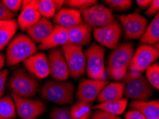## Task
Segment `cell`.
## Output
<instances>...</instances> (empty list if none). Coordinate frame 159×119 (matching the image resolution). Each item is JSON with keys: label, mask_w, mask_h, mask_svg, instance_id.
Wrapping results in <instances>:
<instances>
[{"label": "cell", "mask_w": 159, "mask_h": 119, "mask_svg": "<svg viewBox=\"0 0 159 119\" xmlns=\"http://www.w3.org/2000/svg\"><path fill=\"white\" fill-rule=\"evenodd\" d=\"M134 54L133 43L124 42L119 44L108 55L106 73L109 79L121 81L129 71Z\"/></svg>", "instance_id": "obj_1"}, {"label": "cell", "mask_w": 159, "mask_h": 119, "mask_svg": "<svg viewBox=\"0 0 159 119\" xmlns=\"http://www.w3.org/2000/svg\"><path fill=\"white\" fill-rule=\"evenodd\" d=\"M124 84V96L134 101H146L153 95L151 85L140 72L128 71L123 78Z\"/></svg>", "instance_id": "obj_2"}, {"label": "cell", "mask_w": 159, "mask_h": 119, "mask_svg": "<svg viewBox=\"0 0 159 119\" xmlns=\"http://www.w3.org/2000/svg\"><path fill=\"white\" fill-rule=\"evenodd\" d=\"M75 87L70 81H57L48 80L40 90L43 98L58 105H69L74 102Z\"/></svg>", "instance_id": "obj_3"}, {"label": "cell", "mask_w": 159, "mask_h": 119, "mask_svg": "<svg viewBox=\"0 0 159 119\" xmlns=\"http://www.w3.org/2000/svg\"><path fill=\"white\" fill-rule=\"evenodd\" d=\"M37 47L28 36L19 34L9 43L6 50V64L12 66L36 54Z\"/></svg>", "instance_id": "obj_4"}, {"label": "cell", "mask_w": 159, "mask_h": 119, "mask_svg": "<svg viewBox=\"0 0 159 119\" xmlns=\"http://www.w3.org/2000/svg\"><path fill=\"white\" fill-rule=\"evenodd\" d=\"M8 86L11 95L30 98L36 96L39 85L37 80L25 70L18 69L9 77Z\"/></svg>", "instance_id": "obj_5"}, {"label": "cell", "mask_w": 159, "mask_h": 119, "mask_svg": "<svg viewBox=\"0 0 159 119\" xmlns=\"http://www.w3.org/2000/svg\"><path fill=\"white\" fill-rule=\"evenodd\" d=\"M86 71L89 79L105 81L107 78L104 57L105 48L93 43L86 49Z\"/></svg>", "instance_id": "obj_6"}, {"label": "cell", "mask_w": 159, "mask_h": 119, "mask_svg": "<svg viewBox=\"0 0 159 119\" xmlns=\"http://www.w3.org/2000/svg\"><path fill=\"white\" fill-rule=\"evenodd\" d=\"M68 66L69 76L79 79L86 73V57L81 46L66 44L61 48Z\"/></svg>", "instance_id": "obj_7"}, {"label": "cell", "mask_w": 159, "mask_h": 119, "mask_svg": "<svg viewBox=\"0 0 159 119\" xmlns=\"http://www.w3.org/2000/svg\"><path fill=\"white\" fill-rule=\"evenodd\" d=\"M159 57L158 45L141 44L137 48L132 57L129 70L140 73L146 71L150 66L155 63Z\"/></svg>", "instance_id": "obj_8"}, {"label": "cell", "mask_w": 159, "mask_h": 119, "mask_svg": "<svg viewBox=\"0 0 159 119\" xmlns=\"http://www.w3.org/2000/svg\"><path fill=\"white\" fill-rule=\"evenodd\" d=\"M93 37L102 47L114 49L119 44L122 36V28L119 21L114 20L103 27L96 28L93 31Z\"/></svg>", "instance_id": "obj_9"}, {"label": "cell", "mask_w": 159, "mask_h": 119, "mask_svg": "<svg viewBox=\"0 0 159 119\" xmlns=\"http://www.w3.org/2000/svg\"><path fill=\"white\" fill-rule=\"evenodd\" d=\"M16 106V112L21 119H36L47 111L44 101L39 99L21 98L11 95Z\"/></svg>", "instance_id": "obj_10"}, {"label": "cell", "mask_w": 159, "mask_h": 119, "mask_svg": "<svg viewBox=\"0 0 159 119\" xmlns=\"http://www.w3.org/2000/svg\"><path fill=\"white\" fill-rule=\"evenodd\" d=\"M80 13L85 23L91 28L103 27L114 20L111 9L103 5L96 4L81 10Z\"/></svg>", "instance_id": "obj_11"}, {"label": "cell", "mask_w": 159, "mask_h": 119, "mask_svg": "<svg viewBox=\"0 0 159 119\" xmlns=\"http://www.w3.org/2000/svg\"><path fill=\"white\" fill-rule=\"evenodd\" d=\"M124 30L125 37L127 39H139L145 32L148 21L138 13L118 16Z\"/></svg>", "instance_id": "obj_12"}, {"label": "cell", "mask_w": 159, "mask_h": 119, "mask_svg": "<svg viewBox=\"0 0 159 119\" xmlns=\"http://www.w3.org/2000/svg\"><path fill=\"white\" fill-rule=\"evenodd\" d=\"M108 82L99 80L82 79L79 81L76 91V97L79 101L91 103L94 101Z\"/></svg>", "instance_id": "obj_13"}, {"label": "cell", "mask_w": 159, "mask_h": 119, "mask_svg": "<svg viewBox=\"0 0 159 119\" xmlns=\"http://www.w3.org/2000/svg\"><path fill=\"white\" fill-rule=\"evenodd\" d=\"M50 75L57 81H66L69 77L68 66L61 49L52 48L49 53Z\"/></svg>", "instance_id": "obj_14"}, {"label": "cell", "mask_w": 159, "mask_h": 119, "mask_svg": "<svg viewBox=\"0 0 159 119\" xmlns=\"http://www.w3.org/2000/svg\"><path fill=\"white\" fill-rule=\"evenodd\" d=\"M23 64L29 72L39 79H45L50 74L49 61L44 52L31 56L23 62Z\"/></svg>", "instance_id": "obj_15"}, {"label": "cell", "mask_w": 159, "mask_h": 119, "mask_svg": "<svg viewBox=\"0 0 159 119\" xmlns=\"http://www.w3.org/2000/svg\"><path fill=\"white\" fill-rule=\"evenodd\" d=\"M37 0L22 1L21 11L17 21L18 26L21 31H26L42 18L37 9Z\"/></svg>", "instance_id": "obj_16"}, {"label": "cell", "mask_w": 159, "mask_h": 119, "mask_svg": "<svg viewBox=\"0 0 159 119\" xmlns=\"http://www.w3.org/2000/svg\"><path fill=\"white\" fill-rule=\"evenodd\" d=\"M54 21L57 26L69 30L82 24L83 19L80 11L75 9L62 8L55 14Z\"/></svg>", "instance_id": "obj_17"}, {"label": "cell", "mask_w": 159, "mask_h": 119, "mask_svg": "<svg viewBox=\"0 0 159 119\" xmlns=\"http://www.w3.org/2000/svg\"><path fill=\"white\" fill-rule=\"evenodd\" d=\"M68 30L59 26H54L51 34L39 43L38 48L41 50L52 49L59 46L68 44Z\"/></svg>", "instance_id": "obj_18"}, {"label": "cell", "mask_w": 159, "mask_h": 119, "mask_svg": "<svg viewBox=\"0 0 159 119\" xmlns=\"http://www.w3.org/2000/svg\"><path fill=\"white\" fill-rule=\"evenodd\" d=\"M53 29L54 26L51 21L47 18L42 17L39 21L29 28L26 32L34 43H41L51 34Z\"/></svg>", "instance_id": "obj_19"}, {"label": "cell", "mask_w": 159, "mask_h": 119, "mask_svg": "<svg viewBox=\"0 0 159 119\" xmlns=\"http://www.w3.org/2000/svg\"><path fill=\"white\" fill-rule=\"evenodd\" d=\"M91 30L92 28L84 23L71 28L68 30V44L81 47L89 44L91 40Z\"/></svg>", "instance_id": "obj_20"}, {"label": "cell", "mask_w": 159, "mask_h": 119, "mask_svg": "<svg viewBox=\"0 0 159 119\" xmlns=\"http://www.w3.org/2000/svg\"><path fill=\"white\" fill-rule=\"evenodd\" d=\"M124 84L121 82L108 84L103 88L96 98L99 103L121 99L124 96Z\"/></svg>", "instance_id": "obj_21"}, {"label": "cell", "mask_w": 159, "mask_h": 119, "mask_svg": "<svg viewBox=\"0 0 159 119\" xmlns=\"http://www.w3.org/2000/svg\"><path fill=\"white\" fill-rule=\"evenodd\" d=\"M130 108L139 111L146 119H159V101H133L129 105Z\"/></svg>", "instance_id": "obj_22"}, {"label": "cell", "mask_w": 159, "mask_h": 119, "mask_svg": "<svg viewBox=\"0 0 159 119\" xmlns=\"http://www.w3.org/2000/svg\"><path fill=\"white\" fill-rule=\"evenodd\" d=\"M64 2V0H37V9L41 16L49 19L54 17Z\"/></svg>", "instance_id": "obj_23"}, {"label": "cell", "mask_w": 159, "mask_h": 119, "mask_svg": "<svg viewBox=\"0 0 159 119\" xmlns=\"http://www.w3.org/2000/svg\"><path fill=\"white\" fill-rule=\"evenodd\" d=\"M141 44L156 46L159 42V14L155 15L152 21L147 26L145 32L140 39Z\"/></svg>", "instance_id": "obj_24"}, {"label": "cell", "mask_w": 159, "mask_h": 119, "mask_svg": "<svg viewBox=\"0 0 159 119\" xmlns=\"http://www.w3.org/2000/svg\"><path fill=\"white\" fill-rule=\"evenodd\" d=\"M128 105V99L121 98L119 100L112 101L96 105L93 108L102 110L114 116H119L124 112Z\"/></svg>", "instance_id": "obj_25"}, {"label": "cell", "mask_w": 159, "mask_h": 119, "mask_svg": "<svg viewBox=\"0 0 159 119\" xmlns=\"http://www.w3.org/2000/svg\"><path fill=\"white\" fill-rule=\"evenodd\" d=\"M18 28V24L15 19L7 21L6 24L0 29V51L11 42Z\"/></svg>", "instance_id": "obj_26"}, {"label": "cell", "mask_w": 159, "mask_h": 119, "mask_svg": "<svg viewBox=\"0 0 159 119\" xmlns=\"http://www.w3.org/2000/svg\"><path fill=\"white\" fill-rule=\"evenodd\" d=\"M16 106L13 98L7 95L0 98V119H15Z\"/></svg>", "instance_id": "obj_27"}, {"label": "cell", "mask_w": 159, "mask_h": 119, "mask_svg": "<svg viewBox=\"0 0 159 119\" xmlns=\"http://www.w3.org/2000/svg\"><path fill=\"white\" fill-rule=\"evenodd\" d=\"M92 113L91 103L79 101L70 108V114L73 119H89Z\"/></svg>", "instance_id": "obj_28"}, {"label": "cell", "mask_w": 159, "mask_h": 119, "mask_svg": "<svg viewBox=\"0 0 159 119\" xmlns=\"http://www.w3.org/2000/svg\"><path fill=\"white\" fill-rule=\"evenodd\" d=\"M146 79L151 86L157 90L159 89V65L158 63H153L146 70Z\"/></svg>", "instance_id": "obj_29"}, {"label": "cell", "mask_w": 159, "mask_h": 119, "mask_svg": "<svg viewBox=\"0 0 159 119\" xmlns=\"http://www.w3.org/2000/svg\"><path fill=\"white\" fill-rule=\"evenodd\" d=\"M103 2L111 9L117 11H125L131 8L133 2L131 0H105Z\"/></svg>", "instance_id": "obj_30"}, {"label": "cell", "mask_w": 159, "mask_h": 119, "mask_svg": "<svg viewBox=\"0 0 159 119\" xmlns=\"http://www.w3.org/2000/svg\"><path fill=\"white\" fill-rule=\"evenodd\" d=\"M64 4L71 8H76L81 10L86 9L97 4L96 0H68Z\"/></svg>", "instance_id": "obj_31"}, {"label": "cell", "mask_w": 159, "mask_h": 119, "mask_svg": "<svg viewBox=\"0 0 159 119\" xmlns=\"http://www.w3.org/2000/svg\"><path fill=\"white\" fill-rule=\"evenodd\" d=\"M51 119H73L70 114V108L67 107H54L49 114Z\"/></svg>", "instance_id": "obj_32"}, {"label": "cell", "mask_w": 159, "mask_h": 119, "mask_svg": "<svg viewBox=\"0 0 159 119\" xmlns=\"http://www.w3.org/2000/svg\"><path fill=\"white\" fill-rule=\"evenodd\" d=\"M2 2L9 11L14 14L21 8L22 4V1L21 0H3Z\"/></svg>", "instance_id": "obj_33"}, {"label": "cell", "mask_w": 159, "mask_h": 119, "mask_svg": "<svg viewBox=\"0 0 159 119\" xmlns=\"http://www.w3.org/2000/svg\"><path fill=\"white\" fill-rule=\"evenodd\" d=\"M9 74V71L8 69H3L0 71V98L4 96L5 93L7 79Z\"/></svg>", "instance_id": "obj_34"}, {"label": "cell", "mask_w": 159, "mask_h": 119, "mask_svg": "<svg viewBox=\"0 0 159 119\" xmlns=\"http://www.w3.org/2000/svg\"><path fill=\"white\" fill-rule=\"evenodd\" d=\"M16 14L9 11L4 4H2V1H0V21H8L13 19Z\"/></svg>", "instance_id": "obj_35"}, {"label": "cell", "mask_w": 159, "mask_h": 119, "mask_svg": "<svg viewBox=\"0 0 159 119\" xmlns=\"http://www.w3.org/2000/svg\"><path fill=\"white\" fill-rule=\"evenodd\" d=\"M91 119H121L119 116H114L102 110H96L91 116Z\"/></svg>", "instance_id": "obj_36"}, {"label": "cell", "mask_w": 159, "mask_h": 119, "mask_svg": "<svg viewBox=\"0 0 159 119\" xmlns=\"http://www.w3.org/2000/svg\"><path fill=\"white\" fill-rule=\"evenodd\" d=\"M159 10V1L158 0H153L151 1V4L147 9L146 11V15L148 16H154L156 14H158V11Z\"/></svg>", "instance_id": "obj_37"}, {"label": "cell", "mask_w": 159, "mask_h": 119, "mask_svg": "<svg viewBox=\"0 0 159 119\" xmlns=\"http://www.w3.org/2000/svg\"><path fill=\"white\" fill-rule=\"evenodd\" d=\"M125 119H146L143 114L139 111L130 110L125 114Z\"/></svg>", "instance_id": "obj_38"}, {"label": "cell", "mask_w": 159, "mask_h": 119, "mask_svg": "<svg viewBox=\"0 0 159 119\" xmlns=\"http://www.w3.org/2000/svg\"><path fill=\"white\" fill-rule=\"evenodd\" d=\"M151 0H137L136 4L139 6V8L144 9L148 8L149 5L151 4Z\"/></svg>", "instance_id": "obj_39"}, {"label": "cell", "mask_w": 159, "mask_h": 119, "mask_svg": "<svg viewBox=\"0 0 159 119\" xmlns=\"http://www.w3.org/2000/svg\"><path fill=\"white\" fill-rule=\"evenodd\" d=\"M6 62V56L2 52H0V71L4 66Z\"/></svg>", "instance_id": "obj_40"}, {"label": "cell", "mask_w": 159, "mask_h": 119, "mask_svg": "<svg viewBox=\"0 0 159 119\" xmlns=\"http://www.w3.org/2000/svg\"><path fill=\"white\" fill-rule=\"evenodd\" d=\"M7 21H0V29H1L2 26H3L4 24H6Z\"/></svg>", "instance_id": "obj_41"}]
</instances>
